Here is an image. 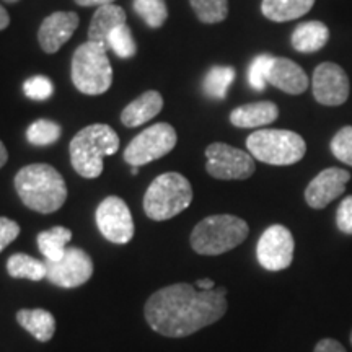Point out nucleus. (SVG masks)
<instances>
[{
  "mask_svg": "<svg viewBox=\"0 0 352 352\" xmlns=\"http://www.w3.org/2000/svg\"><path fill=\"white\" fill-rule=\"evenodd\" d=\"M227 289L199 290L191 284L162 287L145 302L144 315L153 331L166 338H184L210 327L226 315Z\"/></svg>",
  "mask_w": 352,
  "mask_h": 352,
  "instance_id": "obj_1",
  "label": "nucleus"
},
{
  "mask_svg": "<svg viewBox=\"0 0 352 352\" xmlns=\"http://www.w3.org/2000/svg\"><path fill=\"white\" fill-rule=\"evenodd\" d=\"M15 189L26 208L39 214L56 212L67 199L63 175L46 164L23 166L15 175Z\"/></svg>",
  "mask_w": 352,
  "mask_h": 352,
  "instance_id": "obj_2",
  "label": "nucleus"
},
{
  "mask_svg": "<svg viewBox=\"0 0 352 352\" xmlns=\"http://www.w3.org/2000/svg\"><path fill=\"white\" fill-rule=\"evenodd\" d=\"M120 148V138L108 124L83 127L70 140V164L83 178L94 179L103 173V158L114 155Z\"/></svg>",
  "mask_w": 352,
  "mask_h": 352,
  "instance_id": "obj_3",
  "label": "nucleus"
},
{
  "mask_svg": "<svg viewBox=\"0 0 352 352\" xmlns=\"http://www.w3.org/2000/svg\"><path fill=\"white\" fill-rule=\"evenodd\" d=\"M250 233L243 219L230 214L202 219L191 232V248L202 256H217L243 243Z\"/></svg>",
  "mask_w": 352,
  "mask_h": 352,
  "instance_id": "obj_4",
  "label": "nucleus"
},
{
  "mask_svg": "<svg viewBox=\"0 0 352 352\" xmlns=\"http://www.w3.org/2000/svg\"><path fill=\"white\" fill-rule=\"evenodd\" d=\"M192 202L191 183L182 173L168 171L157 176L144 196V210L155 222L173 219Z\"/></svg>",
  "mask_w": 352,
  "mask_h": 352,
  "instance_id": "obj_5",
  "label": "nucleus"
},
{
  "mask_svg": "<svg viewBox=\"0 0 352 352\" xmlns=\"http://www.w3.org/2000/svg\"><path fill=\"white\" fill-rule=\"evenodd\" d=\"M108 47L101 43L80 44L72 57V82L83 95H101L113 83V67Z\"/></svg>",
  "mask_w": 352,
  "mask_h": 352,
  "instance_id": "obj_6",
  "label": "nucleus"
},
{
  "mask_svg": "<svg viewBox=\"0 0 352 352\" xmlns=\"http://www.w3.org/2000/svg\"><path fill=\"white\" fill-rule=\"evenodd\" d=\"M253 158L267 165H294L305 157L307 144L302 135L287 129H259L246 139Z\"/></svg>",
  "mask_w": 352,
  "mask_h": 352,
  "instance_id": "obj_7",
  "label": "nucleus"
},
{
  "mask_svg": "<svg viewBox=\"0 0 352 352\" xmlns=\"http://www.w3.org/2000/svg\"><path fill=\"white\" fill-rule=\"evenodd\" d=\"M176 131L168 122H157L131 140L124 151V160L131 166H142L165 157L176 145Z\"/></svg>",
  "mask_w": 352,
  "mask_h": 352,
  "instance_id": "obj_8",
  "label": "nucleus"
},
{
  "mask_svg": "<svg viewBox=\"0 0 352 352\" xmlns=\"http://www.w3.org/2000/svg\"><path fill=\"white\" fill-rule=\"evenodd\" d=\"M206 170L217 179H246L256 170L252 153L223 142H214L206 148Z\"/></svg>",
  "mask_w": 352,
  "mask_h": 352,
  "instance_id": "obj_9",
  "label": "nucleus"
},
{
  "mask_svg": "<svg viewBox=\"0 0 352 352\" xmlns=\"http://www.w3.org/2000/svg\"><path fill=\"white\" fill-rule=\"evenodd\" d=\"M46 261L47 280L63 289H76L87 284L94 274V261L90 254L77 246H69L64 256L57 261Z\"/></svg>",
  "mask_w": 352,
  "mask_h": 352,
  "instance_id": "obj_10",
  "label": "nucleus"
},
{
  "mask_svg": "<svg viewBox=\"0 0 352 352\" xmlns=\"http://www.w3.org/2000/svg\"><path fill=\"white\" fill-rule=\"evenodd\" d=\"M96 226L101 235L116 245L129 243L134 236V220L121 197L108 196L96 208Z\"/></svg>",
  "mask_w": 352,
  "mask_h": 352,
  "instance_id": "obj_11",
  "label": "nucleus"
},
{
  "mask_svg": "<svg viewBox=\"0 0 352 352\" xmlns=\"http://www.w3.org/2000/svg\"><path fill=\"white\" fill-rule=\"evenodd\" d=\"M294 248L296 243L289 228L276 223L267 227L259 236L256 258L266 271H283L292 264Z\"/></svg>",
  "mask_w": 352,
  "mask_h": 352,
  "instance_id": "obj_12",
  "label": "nucleus"
},
{
  "mask_svg": "<svg viewBox=\"0 0 352 352\" xmlns=\"http://www.w3.org/2000/svg\"><path fill=\"white\" fill-rule=\"evenodd\" d=\"M315 100L324 107H341L349 98V78L341 65L323 63L315 69L311 78Z\"/></svg>",
  "mask_w": 352,
  "mask_h": 352,
  "instance_id": "obj_13",
  "label": "nucleus"
},
{
  "mask_svg": "<svg viewBox=\"0 0 352 352\" xmlns=\"http://www.w3.org/2000/svg\"><path fill=\"white\" fill-rule=\"evenodd\" d=\"M351 179L349 171L336 168H327L308 183L305 189V201L311 209H324L338 199L346 191V184Z\"/></svg>",
  "mask_w": 352,
  "mask_h": 352,
  "instance_id": "obj_14",
  "label": "nucleus"
},
{
  "mask_svg": "<svg viewBox=\"0 0 352 352\" xmlns=\"http://www.w3.org/2000/svg\"><path fill=\"white\" fill-rule=\"evenodd\" d=\"M76 12H54L43 20L38 30V41L46 54H54L72 38L78 28Z\"/></svg>",
  "mask_w": 352,
  "mask_h": 352,
  "instance_id": "obj_15",
  "label": "nucleus"
},
{
  "mask_svg": "<svg viewBox=\"0 0 352 352\" xmlns=\"http://www.w3.org/2000/svg\"><path fill=\"white\" fill-rule=\"evenodd\" d=\"M267 83L289 95H302L310 85L305 70L287 57H272Z\"/></svg>",
  "mask_w": 352,
  "mask_h": 352,
  "instance_id": "obj_16",
  "label": "nucleus"
},
{
  "mask_svg": "<svg viewBox=\"0 0 352 352\" xmlns=\"http://www.w3.org/2000/svg\"><path fill=\"white\" fill-rule=\"evenodd\" d=\"M279 116V108L272 101H254L241 104L230 113V122L240 129H253L272 124Z\"/></svg>",
  "mask_w": 352,
  "mask_h": 352,
  "instance_id": "obj_17",
  "label": "nucleus"
},
{
  "mask_svg": "<svg viewBox=\"0 0 352 352\" xmlns=\"http://www.w3.org/2000/svg\"><path fill=\"white\" fill-rule=\"evenodd\" d=\"M164 108V96L155 90L145 91L122 109L121 122L126 127H139L152 121Z\"/></svg>",
  "mask_w": 352,
  "mask_h": 352,
  "instance_id": "obj_18",
  "label": "nucleus"
},
{
  "mask_svg": "<svg viewBox=\"0 0 352 352\" xmlns=\"http://www.w3.org/2000/svg\"><path fill=\"white\" fill-rule=\"evenodd\" d=\"M127 21V15L124 8L116 6V3H108V6L98 7L95 12L94 19L90 21L88 28V41L101 43L107 46V39L109 33L120 25H124Z\"/></svg>",
  "mask_w": 352,
  "mask_h": 352,
  "instance_id": "obj_19",
  "label": "nucleus"
},
{
  "mask_svg": "<svg viewBox=\"0 0 352 352\" xmlns=\"http://www.w3.org/2000/svg\"><path fill=\"white\" fill-rule=\"evenodd\" d=\"M329 39L328 26L321 21H305L300 23L292 33V46L294 50L303 54H310L323 50Z\"/></svg>",
  "mask_w": 352,
  "mask_h": 352,
  "instance_id": "obj_20",
  "label": "nucleus"
},
{
  "mask_svg": "<svg viewBox=\"0 0 352 352\" xmlns=\"http://www.w3.org/2000/svg\"><path fill=\"white\" fill-rule=\"evenodd\" d=\"M16 321L34 340L41 342L51 341L56 333V318L51 311L43 310V308H33V310L23 308L16 314Z\"/></svg>",
  "mask_w": 352,
  "mask_h": 352,
  "instance_id": "obj_21",
  "label": "nucleus"
},
{
  "mask_svg": "<svg viewBox=\"0 0 352 352\" xmlns=\"http://www.w3.org/2000/svg\"><path fill=\"white\" fill-rule=\"evenodd\" d=\"M315 0H263L261 12L267 20L283 23L297 20L311 10Z\"/></svg>",
  "mask_w": 352,
  "mask_h": 352,
  "instance_id": "obj_22",
  "label": "nucleus"
},
{
  "mask_svg": "<svg viewBox=\"0 0 352 352\" xmlns=\"http://www.w3.org/2000/svg\"><path fill=\"white\" fill-rule=\"evenodd\" d=\"M7 271L15 279L41 280L47 276L46 261H41V259H36L25 253L12 254L7 259Z\"/></svg>",
  "mask_w": 352,
  "mask_h": 352,
  "instance_id": "obj_23",
  "label": "nucleus"
},
{
  "mask_svg": "<svg viewBox=\"0 0 352 352\" xmlns=\"http://www.w3.org/2000/svg\"><path fill=\"white\" fill-rule=\"evenodd\" d=\"M70 239H72V232L65 227H52L50 230L41 232L38 235V248L43 253V256L47 261H57L64 256L65 250Z\"/></svg>",
  "mask_w": 352,
  "mask_h": 352,
  "instance_id": "obj_24",
  "label": "nucleus"
},
{
  "mask_svg": "<svg viewBox=\"0 0 352 352\" xmlns=\"http://www.w3.org/2000/svg\"><path fill=\"white\" fill-rule=\"evenodd\" d=\"M235 80V69L230 65H214L204 77V94L215 100H223L227 91Z\"/></svg>",
  "mask_w": 352,
  "mask_h": 352,
  "instance_id": "obj_25",
  "label": "nucleus"
},
{
  "mask_svg": "<svg viewBox=\"0 0 352 352\" xmlns=\"http://www.w3.org/2000/svg\"><path fill=\"white\" fill-rule=\"evenodd\" d=\"M134 12L151 28H160L168 19V8L165 0H134Z\"/></svg>",
  "mask_w": 352,
  "mask_h": 352,
  "instance_id": "obj_26",
  "label": "nucleus"
},
{
  "mask_svg": "<svg viewBox=\"0 0 352 352\" xmlns=\"http://www.w3.org/2000/svg\"><path fill=\"white\" fill-rule=\"evenodd\" d=\"M60 134H63L60 126L51 120H38L26 129L28 142L32 145H39V147L56 144L60 139Z\"/></svg>",
  "mask_w": 352,
  "mask_h": 352,
  "instance_id": "obj_27",
  "label": "nucleus"
},
{
  "mask_svg": "<svg viewBox=\"0 0 352 352\" xmlns=\"http://www.w3.org/2000/svg\"><path fill=\"white\" fill-rule=\"evenodd\" d=\"M196 16L202 23H220L228 15V0H189Z\"/></svg>",
  "mask_w": 352,
  "mask_h": 352,
  "instance_id": "obj_28",
  "label": "nucleus"
},
{
  "mask_svg": "<svg viewBox=\"0 0 352 352\" xmlns=\"http://www.w3.org/2000/svg\"><path fill=\"white\" fill-rule=\"evenodd\" d=\"M107 47L111 50L118 57H121V59H131L138 52V44L134 41L131 28L126 23L120 25L109 33Z\"/></svg>",
  "mask_w": 352,
  "mask_h": 352,
  "instance_id": "obj_29",
  "label": "nucleus"
},
{
  "mask_svg": "<svg viewBox=\"0 0 352 352\" xmlns=\"http://www.w3.org/2000/svg\"><path fill=\"white\" fill-rule=\"evenodd\" d=\"M329 148L338 160L352 166V126H344L338 131L331 139Z\"/></svg>",
  "mask_w": 352,
  "mask_h": 352,
  "instance_id": "obj_30",
  "label": "nucleus"
},
{
  "mask_svg": "<svg viewBox=\"0 0 352 352\" xmlns=\"http://www.w3.org/2000/svg\"><path fill=\"white\" fill-rule=\"evenodd\" d=\"M271 63H272V56L270 54H261L253 59V63L248 69V82L254 90L263 91L264 88H266Z\"/></svg>",
  "mask_w": 352,
  "mask_h": 352,
  "instance_id": "obj_31",
  "label": "nucleus"
},
{
  "mask_svg": "<svg viewBox=\"0 0 352 352\" xmlns=\"http://www.w3.org/2000/svg\"><path fill=\"white\" fill-rule=\"evenodd\" d=\"M23 91L30 100L46 101L47 98H51L52 91H54V85H52V82L47 77L34 76L25 80Z\"/></svg>",
  "mask_w": 352,
  "mask_h": 352,
  "instance_id": "obj_32",
  "label": "nucleus"
},
{
  "mask_svg": "<svg viewBox=\"0 0 352 352\" xmlns=\"http://www.w3.org/2000/svg\"><path fill=\"white\" fill-rule=\"evenodd\" d=\"M336 227L344 235H352V196L341 201L336 210Z\"/></svg>",
  "mask_w": 352,
  "mask_h": 352,
  "instance_id": "obj_33",
  "label": "nucleus"
},
{
  "mask_svg": "<svg viewBox=\"0 0 352 352\" xmlns=\"http://www.w3.org/2000/svg\"><path fill=\"white\" fill-rule=\"evenodd\" d=\"M20 235V226L15 220L0 217V253Z\"/></svg>",
  "mask_w": 352,
  "mask_h": 352,
  "instance_id": "obj_34",
  "label": "nucleus"
},
{
  "mask_svg": "<svg viewBox=\"0 0 352 352\" xmlns=\"http://www.w3.org/2000/svg\"><path fill=\"white\" fill-rule=\"evenodd\" d=\"M314 352H347L344 346L341 344L340 341L333 340V338H324V340H320L318 344L315 346Z\"/></svg>",
  "mask_w": 352,
  "mask_h": 352,
  "instance_id": "obj_35",
  "label": "nucleus"
},
{
  "mask_svg": "<svg viewBox=\"0 0 352 352\" xmlns=\"http://www.w3.org/2000/svg\"><path fill=\"white\" fill-rule=\"evenodd\" d=\"M76 3L80 7H101L114 3V0H76Z\"/></svg>",
  "mask_w": 352,
  "mask_h": 352,
  "instance_id": "obj_36",
  "label": "nucleus"
},
{
  "mask_svg": "<svg viewBox=\"0 0 352 352\" xmlns=\"http://www.w3.org/2000/svg\"><path fill=\"white\" fill-rule=\"evenodd\" d=\"M8 25H10V16H8V12L6 10V8L0 6V32H2V30H6Z\"/></svg>",
  "mask_w": 352,
  "mask_h": 352,
  "instance_id": "obj_37",
  "label": "nucleus"
},
{
  "mask_svg": "<svg viewBox=\"0 0 352 352\" xmlns=\"http://www.w3.org/2000/svg\"><path fill=\"white\" fill-rule=\"evenodd\" d=\"M196 287L199 290H214L215 284H214L212 279H199L196 283Z\"/></svg>",
  "mask_w": 352,
  "mask_h": 352,
  "instance_id": "obj_38",
  "label": "nucleus"
},
{
  "mask_svg": "<svg viewBox=\"0 0 352 352\" xmlns=\"http://www.w3.org/2000/svg\"><path fill=\"white\" fill-rule=\"evenodd\" d=\"M7 160H8V152H7L6 145H3L2 140H0V168L7 164Z\"/></svg>",
  "mask_w": 352,
  "mask_h": 352,
  "instance_id": "obj_39",
  "label": "nucleus"
},
{
  "mask_svg": "<svg viewBox=\"0 0 352 352\" xmlns=\"http://www.w3.org/2000/svg\"><path fill=\"white\" fill-rule=\"evenodd\" d=\"M131 173H132V175H138V173H139V166H132Z\"/></svg>",
  "mask_w": 352,
  "mask_h": 352,
  "instance_id": "obj_40",
  "label": "nucleus"
},
{
  "mask_svg": "<svg viewBox=\"0 0 352 352\" xmlns=\"http://www.w3.org/2000/svg\"><path fill=\"white\" fill-rule=\"evenodd\" d=\"M6 2H8V3H15V2H19V0H6Z\"/></svg>",
  "mask_w": 352,
  "mask_h": 352,
  "instance_id": "obj_41",
  "label": "nucleus"
},
{
  "mask_svg": "<svg viewBox=\"0 0 352 352\" xmlns=\"http://www.w3.org/2000/svg\"><path fill=\"white\" fill-rule=\"evenodd\" d=\"M351 346H352V331H351Z\"/></svg>",
  "mask_w": 352,
  "mask_h": 352,
  "instance_id": "obj_42",
  "label": "nucleus"
}]
</instances>
